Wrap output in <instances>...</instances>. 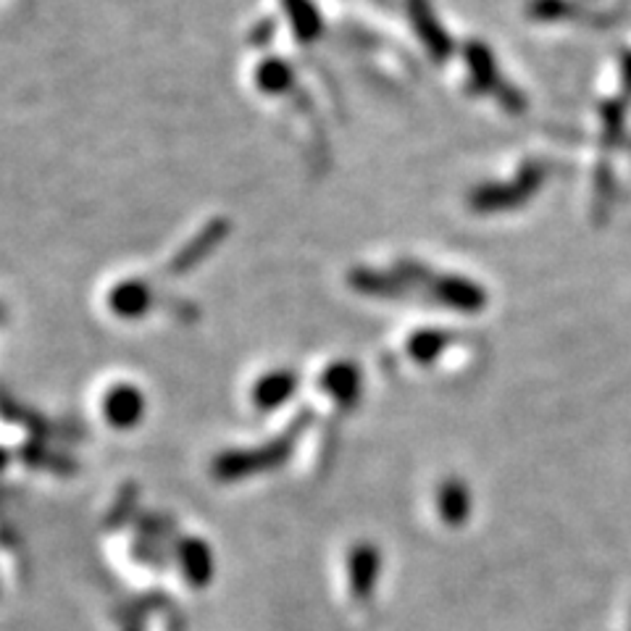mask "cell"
Instances as JSON below:
<instances>
[{"label": "cell", "mask_w": 631, "mask_h": 631, "mask_svg": "<svg viewBox=\"0 0 631 631\" xmlns=\"http://www.w3.org/2000/svg\"><path fill=\"white\" fill-rule=\"evenodd\" d=\"M177 560L179 569H182V576L187 584L192 587L203 590L214 582L216 576V558L211 545L201 537H184L179 539L177 545Z\"/></svg>", "instance_id": "6da1fadb"}, {"label": "cell", "mask_w": 631, "mask_h": 631, "mask_svg": "<svg viewBox=\"0 0 631 631\" xmlns=\"http://www.w3.org/2000/svg\"><path fill=\"white\" fill-rule=\"evenodd\" d=\"M103 414H106L111 427L132 429L134 424L140 421V416H143V401H140V395H134L132 390L114 392L106 405H103Z\"/></svg>", "instance_id": "7a4b0ae2"}, {"label": "cell", "mask_w": 631, "mask_h": 631, "mask_svg": "<svg viewBox=\"0 0 631 631\" xmlns=\"http://www.w3.org/2000/svg\"><path fill=\"white\" fill-rule=\"evenodd\" d=\"M377 579V552L369 545H360L350 556V587L356 597H369Z\"/></svg>", "instance_id": "3957f363"}]
</instances>
